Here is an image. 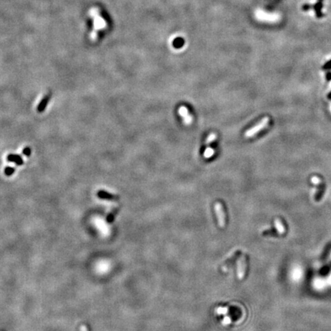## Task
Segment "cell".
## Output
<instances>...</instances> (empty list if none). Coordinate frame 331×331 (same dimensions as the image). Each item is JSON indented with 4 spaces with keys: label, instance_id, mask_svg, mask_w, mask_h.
Masks as SVG:
<instances>
[{
    "label": "cell",
    "instance_id": "obj_1",
    "mask_svg": "<svg viewBox=\"0 0 331 331\" xmlns=\"http://www.w3.org/2000/svg\"><path fill=\"white\" fill-rule=\"evenodd\" d=\"M90 15H91V17H93L94 19V29L91 32V35H90V39L92 41H94L98 38V32L107 27V21L101 16L99 10H98V9L91 10Z\"/></svg>",
    "mask_w": 331,
    "mask_h": 331
},
{
    "label": "cell",
    "instance_id": "obj_2",
    "mask_svg": "<svg viewBox=\"0 0 331 331\" xmlns=\"http://www.w3.org/2000/svg\"><path fill=\"white\" fill-rule=\"evenodd\" d=\"M269 121H270V118H269L268 117H264L259 123H258L256 125H255L253 127L248 130L247 131L244 133V137L251 138L252 137L255 136L257 133H259L261 130H262L263 129H264L268 125Z\"/></svg>",
    "mask_w": 331,
    "mask_h": 331
},
{
    "label": "cell",
    "instance_id": "obj_3",
    "mask_svg": "<svg viewBox=\"0 0 331 331\" xmlns=\"http://www.w3.org/2000/svg\"><path fill=\"white\" fill-rule=\"evenodd\" d=\"M246 267H247V256L246 255H243L238 261V278L239 280H242L244 278L246 272Z\"/></svg>",
    "mask_w": 331,
    "mask_h": 331
},
{
    "label": "cell",
    "instance_id": "obj_4",
    "mask_svg": "<svg viewBox=\"0 0 331 331\" xmlns=\"http://www.w3.org/2000/svg\"><path fill=\"white\" fill-rule=\"evenodd\" d=\"M215 212H216L217 217H218V221L219 226L221 228H224L225 225V212L223 210V206L221 203L216 202L215 205Z\"/></svg>",
    "mask_w": 331,
    "mask_h": 331
},
{
    "label": "cell",
    "instance_id": "obj_5",
    "mask_svg": "<svg viewBox=\"0 0 331 331\" xmlns=\"http://www.w3.org/2000/svg\"><path fill=\"white\" fill-rule=\"evenodd\" d=\"M179 114L180 116L182 117L183 120V122L186 125L189 126L192 124V117L190 114H189V110H188L187 107H184V106H181L179 109Z\"/></svg>",
    "mask_w": 331,
    "mask_h": 331
},
{
    "label": "cell",
    "instance_id": "obj_6",
    "mask_svg": "<svg viewBox=\"0 0 331 331\" xmlns=\"http://www.w3.org/2000/svg\"><path fill=\"white\" fill-rule=\"evenodd\" d=\"M323 2H324V0H318V2L314 5H313V8H312L314 10L315 13H316V16L318 18H321L324 16V14L322 12V9L323 6H324Z\"/></svg>",
    "mask_w": 331,
    "mask_h": 331
},
{
    "label": "cell",
    "instance_id": "obj_7",
    "mask_svg": "<svg viewBox=\"0 0 331 331\" xmlns=\"http://www.w3.org/2000/svg\"><path fill=\"white\" fill-rule=\"evenodd\" d=\"M51 95L47 94L44 97V98L41 99V101H40L39 104H38V107H37V110H38V113H42L44 110H45L46 107L48 105V103L50 101Z\"/></svg>",
    "mask_w": 331,
    "mask_h": 331
},
{
    "label": "cell",
    "instance_id": "obj_8",
    "mask_svg": "<svg viewBox=\"0 0 331 331\" xmlns=\"http://www.w3.org/2000/svg\"><path fill=\"white\" fill-rule=\"evenodd\" d=\"M7 160L9 162L15 163L18 166H21L24 164V161H23L21 156L17 154H9L7 156Z\"/></svg>",
    "mask_w": 331,
    "mask_h": 331
},
{
    "label": "cell",
    "instance_id": "obj_9",
    "mask_svg": "<svg viewBox=\"0 0 331 331\" xmlns=\"http://www.w3.org/2000/svg\"><path fill=\"white\" fill-rule=\"evenodd\" d=\"M275 225L277 231L278 232V233L284 234V232H285V228H284V224H283L282 221H281V219H279V218H275Z\"/></svg>",
    "mask_w": 331,
    "mask_h": 331
},
{
    "label": "cell",
    "instance_id": "obj_10",
    "mask_svg": "<svg viewBox=\"0 0 331 331\" xmlns=\"http://www.w3.org/2000/svg\"><path fill=\"white\" fill-rule=\"evenodd\" d=\"M98 195L100 197V198H105V199H112V198H116V197L115 196H114V195H110V194L107 193V192H104V191H100V192L98 193Z\"/></svg>",
    "mask_w": 331,
    "mask_h": 331
},
{
    "label": "cell",
    "instance_id": "obj_11",
    "mask_svg": "<svg viewBox=\"0 0 331 331\" xmlns=\"http://www.w3.org/2000/svg\"><path fill=\"white\" fill-rule=\"evenodd\" d=\"M216 137H217L216 133H210V134H209V136H208L207 139H206V147H209V145H210V144H212V143L213 142V141L215 140V139H216Z\"/></svg>",
    "mask_w": 331,
    "mask_h": 331
},
{
    "label": "cell",
    "instance_id": "obj_12",
    "mask_svg": "<svg viewBox=\"0 0 331 331\" xmlns=\"http://www.w3.org/2000/svg\"><path fill=\"white\" fill-rule=\"evenodd\" d=\"M214 153H215V150H214V149L211 148L210 147H206V150H205V152H204V157L206 158V159H209V158H211L212 156H213Z\"/></svg>",
    "mask_w": 331,
    "mask_h": 331
},
{
    "label": "cell",
    "instance_id": "obj_13",
    "mask_svg": "<svg viewBox=\"0 0 331 331\" xmlns=\"http://www.w3.org/2000/svg\"><path fill=\"white\" fill-rule=\"evenodd\" d=\"M117 212V208H115L114 209H113V210L111 211V212L109 213V215H107V222H112V221H114V216H115V214H116V212Z\"/></svg>",
    "mask_w": 331,
    "mask_h": 331
},
{
    "label": "cell",
    "instance_id": "obj_14",
    "mask_svg": "<svg viewBox=\"0 0 331 331\" xmlns=\"http://www.w3.org/2000/svg\"><path fill=\"white\" fill-rule=\"evenodd\" d=\"M15 168L11 167V166H7V167L5 168L4 169L5 175H7V176H10V175H12V174L15 172Z\"/></svg>",
    "mask_w": 331,
    "mask_h": 331
},
{
    "label": "cell",
    "instance_id": "obj_15",
    "mask_svg": "<svg viewBox=\"0 0 331 331\" xmlns=\"http://www.w3.org/2000/svg\"><path fill=\"white\" fill-rule=\"evenodd\" d=\"M31 153H32V150H31V148L29 147H26L23 149L22 153L25 156H29L31 155Z\"/></svg>",
    "mask_w": 331,
    "mask_h": 331
},
{
    "label": "cell",
    "instance_id": "obj_16",
    "mask_svg": "<svg viewBox=\"0 0 331 331\" xmlns=\"http://www.w3.org/2000/svg\"><path fill=\"white\" fill-rule=\"evenodd\" d=\"M311 182L315 185H319L321 183V179L318 176H313L311 178Z\"/></svg>",
    "mask_w": 331,
    "mask_h": 331
},
{
    "label": "cell",
    "instance_id": "obj_17",
    "mask_svg": "<svg viewBox=\"0 0 331 331\" xmlns=\"http://www.w3.org/2000/svg\"><path fill=\"white\" fill-rule=\"evenodd\" d=\"M312 8H313V6L310 4H304V6H302V9L304 11H308L310 10V9H312Z\"/></svg>",
    "mask_w": 331,
    "mask_h": 331
},
{
    "label": "cell",
    "instance_id": "obj_18",
    "mask_svg": "<svg viewBox=\"0 0 331 331\" xmlns=\"http://www.w3.org/2000/svg\"><path fill=\"white\" fill-rule=\"evenodd\" d=\"M324 68H330V67H331V61H329V62H327V64L324 66Z\"/></svg>",
    "mask_w": 331,
    "mask_h": 331
},
{
    "label": "cell",
    "instance_id": "obj_19",
    "mask_svg": "<svg viewBox=\"0 0 331 331\" xmlns=\"http://www.w3.org/2000/svg\"><path fill=\"white\" fill-rule=\"evenodd\" d=\"M81 331H88L87 330V327L85 325H81Z\"/></svg>",
    "mask_w": 331,
    "mask_h": 331
},
{
    "label": "cell",
    "instance_id": "obj_20",
    "mask_svg": "<svg viewBox=\"0 0 331 331\" xmlns=\"http://www.w3.org/2000/svg\"><path fill=\"white\" fill-rule=\"evenodd\" d=\"M328 91L329 92H331V81L330 83V85H329V87H328Z\"/></svg>",
    "mask_w": 331,
    "mask_h": 331
}]
</instances>
